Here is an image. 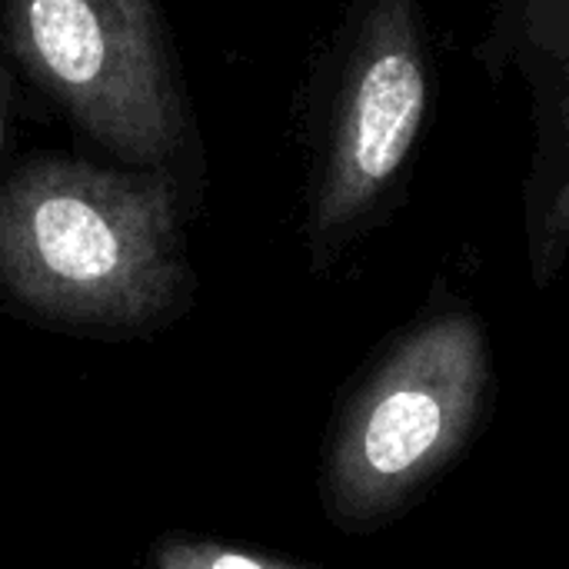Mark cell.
Here are the masks:
<instances>
[{"label": "cell", "instance_id": "1", "mask_svg": "<svg viewBox=\"0 0 569 569\" xmlns=\"http://www.w3.org/2000/svg\"><path fill=\"white\" fill-rule=\"evenodd\" d=\"M190 200L160 170L37 153L0 180V287L57 323L153 327L193 290Z\"/></svg>", "mask_w": 569, "mask_h": 569}, {"label": "cell", "instance_id": "2", "mask_svg": "<svg viewBox=\"0 0 569 569\" xmlns=\"http://www.w3.org/2000/svg\"><path fill=\"white\" fill-rule=\"evenodd\" d=\"M440 70L423 0H347L307 90L303 243L333 270L410 200Z\"/></svg>", "mask_w": 569, "mask_h": 569}, {"label": "cell", "instance_id": "7", "mask_svg": "<svg viewBox=\"0 0 569 569\" xmlns=\"http://www.w3.org/2000/svg\"><path fill=\"white\" fill-rule=\"evenodd\" d=\"M527 263H530V277L540 290L550 287L560 277V270L569 267V183L560 190V197L550 210L543 240L537 243L533 253H527Z\"/></svg>", "mask_w": 569, "mask_h": 569}, {"label": "cell", "instance_id": "6", "mask_svg": "<svg viewBox=\"0 0 569 569\" xmlns=\"http://www.w3.org/2000/svg\"><path fill=\"white\" fill-rule=\"evenodd\" d=\"M160 569H307L240 550H223L217 543H173L163 547L157 557Z\"/></svg>", "mask_w": 569, "mask_h": 569}, {"label": "cell", "instance_id": "5", "mask_svg": "<svg viewBox=\"0 0 569 569\" xmlns=\"http://www.w3.org/2000/svg\"><path fill=\"white\" fill-rule=\"evenodd\" d=\"M473 60L490 80H517L527 90L530 157L520 213L533 253L569 183V0H487Z\"/></svg>", "mask_w": 569, "mask_h": 569}, {"label": "cell", "instance_id": "4", "mask_svg": "<svg viewBox=\"0 0 569 569\" xmlns=\"http://www.w3.org/2000/svg\"><path fill=\"white\" fill-rule=\"evenodd\" d=\"M7 40L83 137L200 193V137L157 0H7Z\"/></svg>", "mask_w": 569, "mask_h": 569}, {"label": "cell", "instance_id": "3", "mask_svg": "<svg viewBox=\"0 0 569 569\" xmlns=\"http://www.w3.org/2000/svg\"><path fill=\"white\" fill-rule=\"evenodd\" d=\"M493 387V350L470 300L433 287L343 407L327 460V513L367 533L400 513L470 440Z\"/></svg>", "mask_w": 569, "mask_h": 569}]
</instances>
